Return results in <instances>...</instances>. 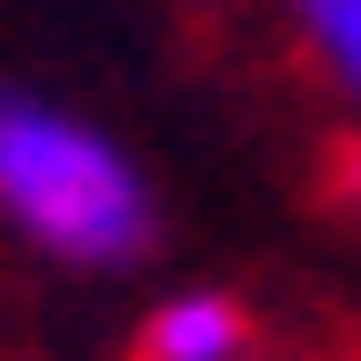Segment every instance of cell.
<instances>
[{
	"label": "cell",
	"instance_id": "cell-1",
	"mask_svg": "<svg viewBox=\"0 0 361 361\" xmlns=\"http://www.w3.org/2000/svg\"><path fill=\"white\" fill-rule=\"evenodd\" d=\"M0 221L71 271H130L151 251V180L61 101H0Z\"/></svg>",
	"mask_w": 361,
	"mask_h": 361
},
{
	"label": "cell",
	"instance_id": "cell-2",
	"mask_svg": "<svg viewBox=\"0 0 361 361\" xmlns=\"http://www.w3.org/2000/svg\"><path fill=\"white\" fill-rule=\"evenodd\" d=\"M141 361H251V311L231 291H171L141 322Z\"/></svg>",
	"mask_w": 361,
	"mask_h": 361
},
{
	"label": "cell",
	"instance_id": "cell-3",
	"mask_svg": "<svg viewBox=\"0 0 361 361\" xmlns=\"http://www.w3.org/2000/svg\"><path fill=\"white\" fill-rule=\"evenodd\" d=\"M291 30H301V51L322 61V80L361 111V0H291Z\"/></svg>",
	"mask_w": 361,
	"mask_h": 361
},
{
	"label": "cell",
	"instance_id": "cell-4",
	"mask_svg": "<svg viewBox=\"0 0 361 361\" xmlns=\"http://www.w3.org/2000/svg\"><path fill=\"white\" fill-rule=\"evenodd\" d=\"M341 180H351V201H361V151H351V171H341Z\"/></svg>",
	"mask_w": 361,
	"mask_h": 361
}]
</instances>
